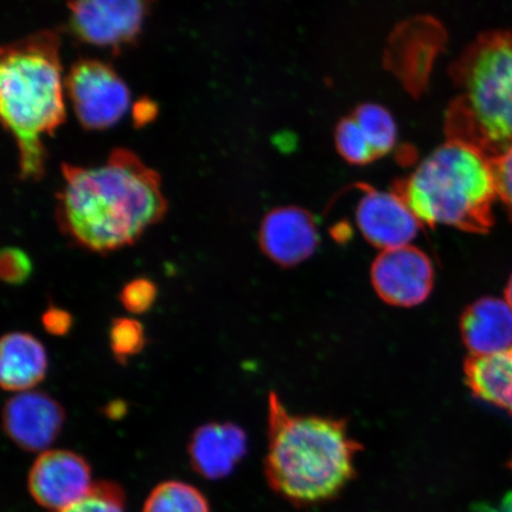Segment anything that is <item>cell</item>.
<instances>
[{"instance_id": "1", "label": "cell", "mask_w": 512, "mask_h": 512, "mask_svg": "<svg viewBox=\"0 0 512 512\" xmlns=\"http://www.w3.org/2000/svg\"><path fill=\"white\" fill-rule=\"evenodd\" d=\"M62 176L57 226L89 252L107 254L134 245L168 211L158 172L125 149L114 150L96 166L63 164Z\"/></svg>"}, {"instance_id": "2", "label": "cell", "mask_w": 512, "mask_h": 512, "mask_svg": "<svg viewBox=\"0 0 512 512\" xmlns=\"http://www.w3.org/2000/svg\"><path fill=\"white\" fill-rule=\"evenodd\" d=\"M361 450L343 420L292 414L270 394L265 475L286 501L310 505L341 494L355 476Z\"/></svg>"}, {"instance_id": "3", "label": "cell", "mask_w": 512, "mask_h": 512, "mask_svg": "<svg viewBox=\"0 0 512 512\" xmlns=\"http://www.w3.org/2000/svg\"><path fill=\"white\" fill-rule=\"evenodd\" d=\"M57 32L42 30L2 48L0 112L14 137L22 181H40L46 171L43 140L66 120Z\"/></svg>"}, {"instance_id": "4", "label": "cell", "mask_w": 512, "mask_h": 512, "mask_svg": "<svg viewBox=\"0 0 512 512\" xmlns=\"http://www.w3.org/2000/svg\"><path fill=\"white\" fill-rule=\"evenodd\" d=\"M426 226L485 234L494 226L497 190L491 160L469 144L448 139L395 190Z\"/></svg>"}, {"instance_id": "5", "label": "cell", "mask_w": 512, "mask_h": 512, "mask_svg": "<svg viewBox=\"0 0 512 512\" xmlns=\"http://www.w3.org/2000/svg\"><path fill=\"white\" fill-rule=\"evenodd\" d=\"M453 69L460 96L448 114L450 139L491 160L512 145V34L486 32Z\"/></svg>"}, {"instance_id": "6", "label": "cell", "mask_w": 512, "mask_h": 512, "mask_svg": "<svg viewBox=\"0 0 512 512\" xmlns=\"http://www.w3.org/2000/svg\"><path fill=\"white\" fill-rule=\"evenodd\" d=\"M66 92L87 130H106L118 124L131 104L125 81L110 64L98 60L75 63L66 76Z\"/></svg>"}, {"instance_id": "7", "label": "cell", "mask_w": 512, "mask_h": 512, "mask_svg": "<svg viewBox=\"0 0 512 512\" xmlns=\"http://www.w3.org/2000/svg\"><path fill=\"white\" fill-rule=\"evenodd\" d=\"M157 0H69V24L91 46L119 50L140 35Z\"/></svg>"}, {"instance_id": "8", "label": "cell", "mask_w": 512, "mask_h": 512, "mask_svg": "<svg viewBox=\"0 0 512 512\" xmlns=\"http://www.w3.org/2000/svg\"><path fill=\"white\" fill-rule=\"evenodd\" d=\"M93 484L91 465L80 454L68 450L40 453L28 477L31 497L50 512L79 502Z\"/></svg>"}, {"instance_id": "9", "label": "cell", "mask_w": 512, "mask_h": 512, "mask_svg": "<svg viewBox=\"0 0 512 512\" xmlns=\"http://www.w3.org/2000/svg\"><path fill=\"white\" fill-rule=\"evenodd\" d=\"M371 283L383 302L411 307L424 303L433 288L434 268L413 246L383 251L371 267Z\"/></svg>"}, {"instance_id": "10", "label": "cell", "mask_w": 512, "mask_h": 512, "mask_svg": "<svg viewBox=\"0 0 512 512\" xmlns=\"http://www.w3.org/2000/svg\"><path fill=\"white\" fill-rule=\"evenodd\" d=\"M66 422L59 401L36 390L17 393L6 401L3 428L9 439L27 452L43 453L55 443Z\"/></svg>"}, {"instance_id": "11", "label": "cell", "mask_w": 512, "mask_h": 512, "mask_svg": "<svg viewBox=\"0 0 512 512\" xmlns=\"http://www.w3.org/2000/svg\"><path fill=\"white\" fill-rule=\"evenodd\" d=\"M358 229L371 245L388 249L408 246L422 223L398 192L362 189L356 207Z\"/></svg>"}, {"instance_id": "12", "label": "cell", "mask_w": 512, "mask_h": 512, "mask_svg": "<svg viewBox=\"0 0 512 512\" xmlns=\"http://www.w3.org/2000/svg\"><path fill=\"white\" fill-rule=\"evenodd\" d=\"M319 241L315 219L297 207L277 208L265 216L259 232L262 252L280 266L291 267L309 259Z\"/></svg>"}, {"instance_id": "13", "label": "cell", "mask_w": 512, "mask_h": 512, "mask_svg": "<svg viewBox=\"0 0 512 512\" xmlns=\"http://www.w3.org/2000/svg\"><path fill=\"white\" fill-rule=\"evenodd\" d=\"M247 453V435L230 422H210L192 433L188 454L198 476L209 480L226 478Z\"/></svg>"}, {"instance_id": "14", "label": "cell", "mask_w": 512, "mask_h": 512, "mask_svg": "<svg viewBox=\"0 0 512 512\" xmlns=\"http://www.w3.org/2000/svg\"><path fill=\"white\" fill-rule=\"evenodd\" d=\"M463 341L471 355H494L512 348V309L507 300L486 297L464 312Z\"/></svg>"}, {"instance_id": "15", "label": "cell", "mask_w": 512, "mask_h": 512, "mask_svg": "<svg viewBox=\"0 0 512 512\" xmlns=\"http://www.w3.org/2000/svg\"><path fill=\"white\" fill-rule=\"evenodd\" d=\"M49 366L46 348L27 332H11L0 344V383L4 390L28 392L40 384Z\"/></svg>"}, {"instance_id": "16", "label": "cell", "mask_w": 512, "mask_h": 512, "mask_svg": "<svg viewBox=\"0 0 512 512\" xmlns=\"http://www.w3.org/2000/svg\"><path fill=\"white\" fill-rule=\"evenodd\" d=\"M465 377L473 395L512 415V348L494 355H471L465 362Z\"/></svg>"}, {"instance_id": "17", "label": "cell", "mask_w": 512, "mask_h": 512, "mask_svg": "<svg viewBox=\"0 0 512 512\" xmlns=\"http://www.w3.org/2000/svg\"><path fill=\"white\" fill-rule=\"evenodd\" d=\"M143 512H210V504L195 486L181 480H168L151 491Z\"/></svg>"}, {"instance_id": "18", "label": "cell", "mask_w": 512, "mask_h": 512, "mask_svg": "<svg viewBox=\"0 0 512 512\" xmlns=\"http://www.w3.org/2000/svg\"><path fill=\"white\" fill-rule=\"evenodd\" d=\"M352 117L360 125L377 158L386 156L398 143V125L387 108L376 104L358 106Z\"/></svg>"}, {"instance_id": "19", "label": "cell", "mask_w": 512, "mask_h": 512, "mask_svg": "<svg viewBox=\"0 0 512 512\" xmlns=\"http://www.w3.org/2000/svg\"><path fill=\"white\" fill-rule=\"evenodd\" d=\"M335 143L339 155L350 164L366 165L377 159L373 147L352 115L339 121Z\"/></svg>"}, {"instance_id": "20", "label": "cell", "mask_w": 512, "mask_h": 512, "mask_svg": "<svg viewBox=\"0 0 512 512\" xmlns=\"http://www.w3.org/2000/svg\"><path fill=\"white\" fill-rule=\"evenodd\" d=\"M110 345L115 360L126 364L142 352L146 345L144 326L137 319H114L110 329Z\"/></svg>"}, {"instance_id": "21", "label": "cell", "mask_w": 512, "mask_h": 512, "mask_svg": "<svg viewBox=\"0 0 512 512\" xmlns=\"http://www.w3.org/2000/svg\"><path fill=\"white\" fill-rule=\"evenodd\" d=\"M55 512H126L125 492L119 484L101 480L79 502Z\"/></svg>"}, {"instance_id": "22", "label": "cell", "mask_w": 512, "mask_h": 512, "mask_svg": "<svg viewBox=\"0 0 512 512\" xmlns=\"http://www.w3.org/2000/svg\"><path fill=\"white\" fill-rule=\"evenodd\" d=\"M157 296L158 288L152 280L138 278L123 287L119 299L128 312L142 315L156 303Z\"/></svg>"}, {"instance_id": "23", "label": "cell", "mask_w": 512, "mask_h": 512, "mask_svg": "<svg viewBox=\"0 0 512 512\" xmlns=\"http://www.w3.org/2000/svg\"><path fill=\"white\" fill-rule=\"evenodd\" d=\"M32 273L30 256L16 247H6L0 255V275L6 284L21 285Z\"/></svg>"}, {"instance_id": "24", "label": "cell", "mask_w": 512, "mask_h": 512, "mask_svg": "<svg viewBox=\"0 0 512 512\" xmlns=\"http://www.w3.org/2000/svg\"><path fill=\"white\" fill-rule=\"evenodd\" d=\"M497 196L512 217V145L501 155L491 159Z\"/></svg>"}, {"instance_id": "25", "label": "cell", "mask_w": 512, "mask_h": 512, "mask_svg": "<svg viewBox=\"0 0 512 512\" xmlns=\"http://www.w3.org/2000/svg\"><path fill=\"white\" fill-rule=\"evenodd\" d=\"M43 328L48 334L62 337L69 334L73 326V317L60 307L50 306L42 316Z\"/></svg>"}, {"instance_id": "26", "label": "cell", "mask_w": 512, "mask_h": 512, "mask_svg": "<svg viewBox=\"0 0 512 512\" xmlns=\"http://www.w3.org/2000/svg\"><path fill=\"white\" fill-rule=\"evenodd\" d=\"M475 512H512V492L503 498L498 508L491 507L488 504H480L475 508Z\"/></svg>"}, {"instance_id": "27", "label": "cell", "mask_w": 512, "mask_h": 512, "mask_svg": "<svg viewBox=\"0 0 512 512\" xmlns=\"http://www.w3.org/2000/svg\"><path fill=\"white\" fill-rule=\"evenodd\" d=\"M106 411L112 418H117L118 413L121 415L124 414V411H126V406L123 401H113L110 403V405L107 406Z\"/></svg>"}, {"instance_id": "28", "label": "cell", "mask_w": 512, "mask_h": 512, "mask_svg": "<svg viewBox=\"0 0 512 512\" xmlns=\"http://www.w3.org/2000/svg\"><path fill=\"white\" fill-rule=\"evenodd\" d=\"M505 300H507V303L512 309V274L508 281L507 288H505Z\"/></svg>"}]
</instances>
